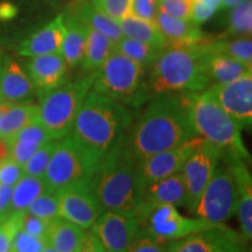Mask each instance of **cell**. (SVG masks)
<instances>
[{
	"instance_id": "obj_1",
	"label": "cell",
	"mask_w": 252,
	"mask_h": 252,
	"mask_svg": "<svg viewBox=\"0 0 252 252\" xmlns=\"http://www.w3.org/2000/svg\"><path fill=\"white\" fill-rule=\"evenodd\" d=\"M195 133L185 93L154 97L128 132V143L138 160L174 149Z\"/></svg>"
},
{
	"instance_id": "obj_2",
	"label": "cell",
	"mask_w": 252,
	"mask_h": 252,
	"mask_svg": "<svg viewBox=\"0 0 252 252\" xmlns=\"http://www.w3.org/2000/svg\"><path fill=\"white\" fill-rule=\"evenodd\" d=\"M90 185L104 210L135 217L143 204V186L128 134L100 159Z\"/></svg>"
},
{
	"instance_id": "obj_3",
	"label": "cell",
	"mask_w": 252,
	"mask_h": 252,
	"mask_svg": "<svg viewBox=\"0 0 252 252\" xmlns=\"http://www.w3.org/2000/svg\"><path fill=\"white\" fill-rule=\"evenodd\" d=\"M132 113L119 102L91 89L69 134L97 162L128 134Z\"/></svg>"
},
{
	"instance_id": "obj_4",
	"label": "cell",
	"mask_w": 252,
	"mask_h": 252,
	"mask_svg": "<svg viewBox=\"0 0 252 252\" xmlns=\"http://www.w3.org/2000/svg\"><path fill=\"white\" fill-rule=\"evenodd\" d=\"M167 46L149 65L146 90L154 97L197 93L210 87L207 71L208 42Z\"/></svg>"
},
{
	"instance_id": "obj_5",
	"label": "cell",
	"mask_w": 252,
	"mask_h": 252,
	"mask_svg": "<svg viewBox=\"0 0 252 252\" xmlns=\"http://www.w3.org/2000/svg\"><path fill=\"white\" fill-rule=\"evenodd\" d=\"M195 133L220 150L222 158H237L248 163L250 153L242 139V128L220 106L209 88L185 93Z\"/></svg>"
},
{
	"instance_id": "obj_6",
	"label": "cell",
	"mask_w": 252,
	"mask_h": 252,
	"mask_svg": "<svg viewBox=\"0 0 252 252\" xmlns=\"http://www.w3.org/2000/svg\"><path fill=\"white\" fill-rule=\"evenodd\" d=\"M94 80V72H91L41 94L39 121L53 139L60 140L70 133L82 104L93 89Z\"/></svg>"
},
{
	"instance_id": "obj_7",
	"label": "cell",
	"mask_w": 252,
	"mask_h": 252,
	"mask_svg": "<svg viewBox=\"0 0 252 252\" xmlns=\"http://www.w3.org/2000/svg\"><path fill=\"white\" fill-rule=\"evenodd\" d=\"M98 162L70 134L58 140L43 175L47 190L58 191L78 182L90 181Z\"/></svg>"
},
{
	"instance_id": "obj_8",
	"label": "cell",
	"mask_w": 252,
	"mask_h": 252,
	"mask_svg": "<svg viewBox=\"0 0 252 252\" xmlns=\"http://www.w3.org/2000/svg\"><path fill=\"white\" fill-rule=\"evenodd\" d=\"M145 67L115 52L94 71L93 90L122 103L135 100L143 89Z\"/></svg>"
},
{
	"instance_id": "obj_9",
	"label": "cell",
	"mask_w": 252,
	"mask_h": 252,
	"mask_svg": "<svg viewBox=\"0 0 252 252\" xmlns=\"http://www.w3.org/2000/svg\"><path fill=\"white\" fill-rule=\"evenodd\" d=\"M215 172L204 188L194 214L214 225L224 224L237 212V186L231 169L220 158Z\"/></svg>"
},
{
	"instance_id": "obj_10",
	"label": "cell",
	"mask_w": 252,
	"mask_h": 252,
	"mask_svg": "<svg viewBox=\"0 0 252 252\" xmlns=\"http://www.w3.org/2000/svg\"><path fill=\"white\" fill-rule=\"evenodd\" d=\"M135 219L139 222L141 229L153 237L166 242L178 241L189 235L219 226L197 217H185L179 213L178 208L168 204L143 203Z\"/></svg>"
},
{
	"instance_id": "obj_11",
	"label": "cell",
	"mask_w": 252,
	"mask_h": 252,
	"mask_svg": "<svg viewBox=\"0 0 252 252\" xmlns=\"http://www.w3.org/2000/svg\"><path fill=\"white\" fill-rule=\"evenodd\" d=\"M220 158L222 154L219 149L203 138L198 135L195 137L193 151L189 154L181 169L187 193L186 207L189 212L194 213L195 207L208 182L212 179Z\"/></svg>"
},
{
	"instance_id": "obj_12",
	"label": "cell",
	"mask_w": 252,
	"mask_h": 252,
	"mask_svg": "<svg viewBox=\"0 0 252 252\" xmlns=\"http://www.w3.org/2000/svg\"><path fill=\"white\" fill-rule=\"evenodd\" d=\"M59 204V217L83 230L93 228L104 212L90 181L78 182L55 191Z\"/></svg>"
},
{
	"instance_id": "obj_13",
	"label": "cell",
	"mask_w": 252,
	"mask_h": 252,
	"mask_svg": "<svg viewBox=\"0 0 252 252\" xmlns=\"http://www.w3.org/2000/svg\"><path fill=\"white\" fill-rule=\"evenodd\" d=\"M225 112L242 130L252 127V71L223 84L209 87Z\"/></svg>"
},
{
	"instance_id": "obj_14",
	"label": "cell",
	"mask_w": 252,
	"mask_h": 252,
	"mask_svg": "<svg viewBox=\"0 0 252 252\" xmlns=\"http://www.w3.org/2000/svg\"><path fill=\"white\" fill-rule=\"evenodd\" d=\"M90 230L106 252H126L141 228L134 216L104 210Z\"/></svg>"
},
{
	"instance_id": "obj_15",
	"label": "cell",
	"mask_w": 252,
	"mask_h": 252,
	"mask_svg": "<svg viewBox=\"0 0 252 252\" xmlns=\"http://www.w3.org/2000/svg\"><path fill=\"white\" fill-rule=\"evenodd\" d=\"M247 239L224 224L173 241L169 252H244Z\"/></svg>"
},
{
	"instance_id": "obj_16",
	"label": "cell",
	"mask_w": 252,
	"mask_h": 252,
	"mask_svg": "<svg viewBox=\"0 0 252 252\" xmlns=\"http://www.w3.org/2000/svg\"><path fill=\"white\" fill-rule=\"evenodd\" d=\"M195 137L174 149L138 160V173L143 188L154 181L180 173L186 160L193 151Z\"/></svg>"
},
{
	"instance_id": "obj_17",
	"label": "cell",
	"mask_w": 252,
	"mask_h": 252,
	"mask_svg": "<svg viewBox=\"0 0 252 252\" xmlns=\"http://www.w3.org/2000/svg\"><path fill=\"white\" fill-rule=\"evenodd\" d=\"M26 72L37 94H43L67 82L68 65L61 53L31 58Z\"/></svg>"
},
{
	"instance_id": "obj_18",
	"label": "cell",
	"mask_w": 252,
	"mask_h": 252,
	"mask_svg": "<svg viewBox=\"0 0 252 252\" xmlns=\"http://www.w3.org/2000/svg\"><path fill=\"white\" fill-rule=\"evenodd\" d=\"M64 32V17L61 13L46 26L25 39L18 47L19 55L35 58V56L61 53Z\"/></svg>"
},
{
	"instance_id": "obj_19",
	"label": "cell",
	"mask_w": 252,
	"mask_h": 252,
	"mask_svg": "<svg viewBox=\"0 0 252 252\" xmlns=\"http://www.w3.org/2000/svg\"><path fill=\"white\" fill-rule=\"evenodd\" d=\"M231 169L237 186V212L241 230L247 241L252 238V178L248 162L237 158H223Z\"/></svg>"
},
{
	"instance_id": "obj_20",
	"label": "cell",
	"mask_w": 252,
	"mask_h": 252,
	"mask_svg": "<svg viewBox=\"0 0 252 252\" xmlns=\"http://www.w3.org/2000/svg\"><path fill=\"white\" fill-rule=\"evenodd\" d=\"M36 91L26 70L14 59H8L0 69V102L18 104L31 102Z\"/></svg>"
},
{
	"instance_id": "obj_21",
	"label": "cell",
	"mask_w": 252,
	"mask_h": 252,
	"mask_svg": "<svg viewBox=\"0 0 252 252\" xmlns=\"http://www.w3.org/2000/svg\"><path fill=\"white\" fill-rule=\"evenodd\" d=\"M157 25L168 46H190L210 40L204 36L198 25L191 20H184L160 11Z\"/></svg>"
},
{
	"instance_id": "obj_22",
	"label": "cell",
	"mask_w": 252,
	"mask_h": 252,
	"mask_svg": "<svg viewBox=\"0 0 252 252\" xmlns=\"http://www.w3.org/2000/svg\"><path fill=\"white\" fill-rule=\"evenodd\" d=\"M65 14L77 19L80 23L86 25L87 27L100 32L115 43H117L124 36L118 23H116L115 20L106 17L98 9L94 8V6L88 0H74V1H71L68 5Z\"/></svg>"
},
{
	"instance_id": "obj_23",
	"label": "cell",
	"mask_w": 252,
	"mask_h": 252,
	"mask_svg": "<svg viewBox=\"0 0 252 252\" xmlns=\"http://www.w3.org/2000/svg\"><path fill=\"white\" fill-rule=\"evenodd\" d=\"M187 193L181 172L154 181L143 188V203L186 206Z\"/></svg>"
},
{
	"instance_id": "obj_24",
	"label": "cell",
	"mask_w": 252,
	"mask_h": 252,
	"mask_svg": "<svg viewBox=\"0 0 252 252\" xmlns=\"http://www.w3.org/2000/svg\"><path fill=\"white\" fill-rule=\"evenodd\" d=\"M209 42L207 53V71L210 86L228 83L252 71V65H248L228 55L215 52L210 48Z\"/></svg>"
},
{
	"instance_id": "obj_25",
	"label": "cell",
	"mask_w": 252,
	"mask_h": 252,
	"mask_svg": "<svg viewBox=\"0 0 252 252\" xmlns=\"http://www.w3.org/2000/svg\"><path fill=\"white\" fill-rule=\"evenodd\" d=\"M86 236V230L59 217L49 223L46 239L58 252H80Z\"/></svg>"
},
{
	"instance_id": "obj_26",
	"label": "cell",
	"mask_w": 252,
	"mask_h": 252,
	"mask_svg": "<svg viewBox=\"0 0 252 252\" xmlns=\"http://www.w3.org/2000/svg\"><path fill=\"white\" fill-rule=\"evenodd\" d=\"M64 17V37H63L61 55L68 68H75L81 64L86 48L88 27L71 15L63 13Z\"/></svg>"
},
{
	"instance_id": "obj_27",
	"label": "cell",
	"mask_w": 252,
	"mask_h": 252,
	"mask_svg": "<svg viewBox=\"0 0 252 252\" xmlns=\"http://www.w3.org/2000/svg\"><path fill=\"white\" fill-rule=\"evenodd\" d=\"M118 25L123 35L126 37L149 43L159 49H165L168 46L157 23L144 20L128 13L119 21Z\"/></svg>"
},
{
	"instance_id": "obj_28",
	"label": "cell",
	"mask_w": 252,
	"mask_h": 252,
	"mask_svg": "<svg viewBox=\"0 0 252 252\" xmlns=\"http://www.w3.org/2000/svg\"><path fill=\"white\" fill-rule=\"evenodd\" d=\"M39 119V105L31 102L11 104L0 116V138L11 137Z\"/></svg>"
},
{
	"instance_id": "obj_29",
	"label": "cell",
	"mask_w": 252,
	"mask_h": 252,
	"mask_svg": "<svg viewBox=\"0 0 252 252\" xmlns=\"http://www.w3.org/2000/svg\"><path fill=\"white\" fill-rule=\"evenodd\" d=\"M115 49L116 43L112 40H110L100 32L88 27L86 48L81 63L82 67L89 72L98 70L106 59L115 52Z\"/></svg>"
},
{
	"instance_id": "obj_30",
	"label": "cell",
	"mask_w": 252,
	"mask_h": 252,
	"mask_svg": "<svg viewBox=\"0 0 252 252\" xmlns=\"http://www.w3.org/2000/svg\"><path fill=\"white\" fill-rule=\"evenodd\" d=\"M45 191H47V187L42 178L23 175L13 186L11 213L26 212L30 204Z\"/></svg>"
},
{
	"instance_id": "obj_31",
	"label": "cell",
	"mask_w": 252,
	"mask_h": 252,
	"mask_svg": "<svg viewBox=\"0 0 252 252\" xmlns=\"http://www.w3.org/2000/svg\"><path fill=\"white\" fill-rule=\"evenodd\" d=\"M209 46L215 52L228 55L248 65H252L251 36H236L234 39L220 37L217 40H210Z\"/></svg>"
},
{
	"instance_id": "obj_32",
	"label": "cell",
	"mask_w": 252,
	"mask_h": 252,
	"mask_svg": "<svg viewBox=\"0 0 252 252\" xmlns=\"http://www.w3.org/2000/svg\"><path fill=\"white\" fill-rule=\"evenodd\" d=\"M116 50L122 53L123 55L127 56L128 59L138 62L143 67H149L162 49L157 48L149 43L141 42V41L123 36L116 43Z\"/></svg>"
},
{
	"instance_id": "obj_33",
	"label": "cell",
	"mask_w": 252,
	"mask_h": 252,
	"mask_svg": "<svg viewBox=\"0 0 252 252\" xmlns=\"http://www.w3.org/2000/svg\"><path fill=\"white\" fill-rule=\"evenodd\" d=\"M252 0H244L232 7L226 34L232 36H251Z\"/></svg>"
},
{
	"instance_id": "obj_34",
	"label": "cell",
	"mask_w": 252,
	"mask_h": 252,
	"mask_svg": "<svg viewBox=\"0 0 252 252\" xmlns=\"http://www.w3.org/2000/svg\"><path fill=\"white\" fill-rule=\"evenodd\" d=\"M56 144H58V140H50L39 147L23 166L24 175L43 178L50 158L54 153Z\"/></svg>"
},
{
	"instance_id": "obj_35",
	"label": "cell",
	"mask_w": 252,
	"mask_h": 252,
	"mask_svg": "<svg viewBox=\"0 0 252 252\" xmlns=\"http://www.w3.org/2000/svg\"><path fill=\"white\" fill-rule=\"evenodd\" d=\"M26 212L48 223L59 219V204L56 194L54 191L47 190L39 195L30 204Z\"/></svg>"
},
{
	"instance_id": "obj_36",
	"label": "cell",
	"mask_w": 252,
	"mask_h": 252,
	"mask_svg": "<svg viewBox=\"0 0 252 252\" xmlns=\"http://www.w3.org/2000/svg\"><path fill=\"white\" fill-rule=\"evenodd\" d=\"M172 242L161 241L153 237L149 232L141 229L135 236L132 243L128 245L126 252H169Z\"/></svg>"
},
{
	"instance_id": "obj_37",
	"label": "cell",
	"mask_w": 252,
	"mask_h": 252,
	"mask_svg": "<svg viewBox=\"0 0 252 252\" xmlns=\"http://www.w3.org/2000/svg\"><path fill=\"white\" fill-rule=\"evenodd\" d=\"M23 213H11L0 223V252L11 250L14 236L20 230Z\"/></svg>"
},
{
	"instance_id": "obj_38",
	"label": "cell",
	"mask_w": 252,
	"mask_h": 252,
	"mask_svg": "<svg viewBox=\"0 0 252 252\" xmlns=\"http://www.w3.org/2000/svg\"><path fill=\"white\" fill-rule=\"evenodd\" d=\"M91 4L106 17L119 23L130 13L131 0H91Z\"/></svg>"
},
{
	"instance_id": "obj_39",
	"label": "cell",
	"mask_w": 252,
	"mask_h": 252,
	"mask_svg": "<svg viewBox=\"0 0 252 252\" xmlns=\"http://www.w3.org/2000/svg\"><path fill=\"white\" fill-rule=\"evenodd\" d=\"M47 245V239L32 236L24 230H18L9 252H41Z\"/></svg>"
},
{
	"instance_id": "obj_40",
	"label": "cell",
	"mask_w": 252,
	"mask_h": 252,
	"mask_svg": "<svg viewBox=\"0 0 252 252\" xmlns=\"http://www.w3.org/2000/svg\"><path fill=\"white\" fill-rule=\"evenodd\" d=\"M220 7L222 0H194L190 20L200 26L209 20Z\"/></svg>"
},
{
	"instance_id": "obj_41",
	"label": "cell",
	"mask_w": 252,
	"mask_h": 252,
	"mask_svg": "<svg viewBox=\"0 0 252 252\" xmlns=\"http://www.w3.org/2000/svg\"><path fill=\"white\" fill-rule=\"evenodd\" d=\"M159 9L172 17L190 20L194 0H158Z\"/></svg>"
},
{
	"instance_id": "obj_42",
	"label": "cell",
	"mask_w": 252,
	"mask_h": 252,
	"mask_svg": "<svg viewBox=\"0 0 252 252\" xmlns=\"http://www.w3.org/2000/svg\"><path fill=\"white\" fill-rule=\"evenodd\" d=\"M159 2L158 0H131L130 13L144 20L157 23L159 14Z\"/></svg>"
},
{
	"instance_id": "obj_43",
	"label": "cell",
	"mask_w": 252,
	"mask_h": 252,
	"mask_svg": "<svg viewBox=\"0 0 252 252\" xmlns=\"http://www.w3.org/2000/svg\"><path fill=\"white\" fill-rule=\"evenodd\" d=\"M23 175V166L15 162L12 158H7L0 162V184L14 186Z\"/></svg>"
},
{
	"instance_id": "obj_44",
	"label": "cell",
	"mask_w": 252,
	"mask_h": 252,
	"mask_svg": "<svg viewBox=\"0 0 252 252\" xmlns=\"http://www.w3.org/2000/svg\"><path fill=\"white\" fill-rule=\"evenodd\" d=\"M48 225L49 223L46 222V220H41L39 217L32 215V214L27 212L23 213L20 229L24 230V231L27 232V234L35 236V237L46 238Z\"/></svg>"
},
{
	"instance_id": "obj_45",
	"label": "cell",
	"mask_w": 252,
	"mask_h": 252,
	"mask_svg": "<svg viewBox=\"0 0 252 252\" xmlns=\"http://www.w3.org/2000/svg\"><path fill=\"white\" fill-rule=\"evenodd\" d=\"M13 186L0 184V219H6L11 214Z\"/></svg>"
},
{
	"instance_id": "obj_46",
	"label": "cell",
	"mask_w": 252,
	"mask_h": 252,
	"mask_svg": "<svg viewBox=\"0 0 252 252\" xmlns=\"http://www.w3.org/2000/svg\"><path fill=\"white\" fill-rule=\"evenodd\" d=\"M80 252H106L104 248L100 245L98 239L93 234V231L87 232L84 243L82 245Z\"/></svg>"
},
{
	"instance_id": "obj_47",
	"label": "cell",
	"mask_w": 252,
	"mask_h": 252,
	"mask_svg": "<svg viewBox=\"0 0 252 252\" xmlns=\"http://www.w3.org/2000/svg\"><path fill=\"white\" fill-rule=\"evenodd\" d=\"M18 13L17 6L9 1L0 2V20H11Z\"/></svg>"
},
{
	"instance_id": "obj_48",
	"label": "cell",
	"mask_w": 252,
	"mask_h": 252,
	"mask_svg": "<svg viewBox=\"0 0 252 252\" xmlns=\"http://www.w3.org/2000/svg\"><path fill=\"white\" fill-rule=\"evenodd\" d=\"M9 158V144L7 139L0 138V162Z\"/></svg>"
},
{
	"instance_id": "obj_49",
	"label": "cell",
	"mask_w": 252,
	"mask_h": 252,
	"mask_svg": "<svg viewBox=\"0 0 252 252\" xmlns=\"http://www.w3.org/2000/svg\"><path fill=\"white\" fill-rule=\"evenodd\" d=\"M9 105H11V104H8V103H5V102H0V116H1V113L4 112L5 110L7 109Z\"/></svg>"
},
{
	"instance_id": "obj_50",
	"label": "cell",
	"mask_w": 252,
	"mask_h": 252,
	"mask_svg": "<svg viewBox=\"0 0 252 252\" xmlns=\"http://www.w3.org/2000/svg\"><path fill=\"white\" fill-rule=\"evenodd\" d=\"M41 252H58V251H56V250H55V249H53L52 247H50V245H48V244H47V245H46V247H45V248H43V250H42V251H41Z\"/></svg>"
},
{
	"instance_id": "obj_51",
	"label": "cell",
	"mask_w": 252,
	"mask_h": 252,
	"mask_svg": "<svg viewBox=\"0 0 252 252\" xmlns=\"http://www.w3.org/2000/svg\"><path fill=\"white\" fill-rule=\"evenodd\" d=\"M0 69H1V53H0Z\"/></svg>"
},
{
	"instance_id": "obj_52",
	"label": "cell",
	"mask_w": 252,
	"mask_h": 252,
	"mask_svg": "<svg viewBox=\"0 0 252 252\" xmlns=\"http://www.w3.org/2000/svg\"><path fill=\"white\" fill-rule=\"evenodd\" d=\"M5 220V219H4ZM2 220V219H0V223H1L2 222V220Z\"/></svg>"
},
{
	"instance_id": "obj_53",
	"label": "cell",
	"mask_w": 252,
	"mask_h": 252,
	"mask_svg": "<svg viewBox=\"0 0 252 252\" xmlns=\"http://www.w3.org/2000/svg\"><path fill=\"white\" fill-rule=\"evenodd\" d=\"M244 252H249V251H248V249H247V250H245V251H244Z\"/></svg>"
}]
</instances>
